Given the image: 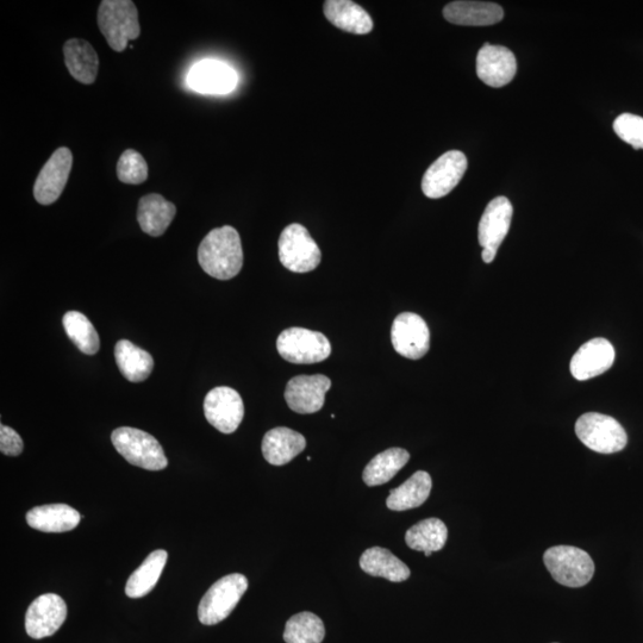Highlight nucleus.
<instances>
[{"mask_svg":"<svg viewBox=\"0 0 643 643\" xmlns=\"http://www.w3.org/2000/svg\"><path fill=\"white\" fill-rule=\"evenodd\" d=\"M198 261L212 278L229 280L236 277L243 266V249L237 230L230 226L211 230L199 245Z\"/></svg>","mask_w":643,"mask_h":643,"instance_id":"f257e3e1","label":"nucleus"},{"mask_svg":"<svg viewBox=\"0 0 643 643\" xmlns=\"http://www.w3.org/2000/svg\"><path fill=\"white\" fill-rule=\"evenodd\" d=\"M98 28L111 49L126 51L129 41L139 39V11L131 0H103L98 9Z\"/></svg>","mask_w":643,"mask_h":643,"instance_id":"f03ea898","label":"nucleus"},{"mask_svg":"<svg viewBox=\"0 0 643 643\" xmlns=\"http://www.w3.org/2000/svg\"><path fill=\"white\" fill-rule=\"evenodd\" d=\"M112 445L129 464L148 471H161L168 465L164 449L158 440L143 430L122 427L111 435Z\"/></svg>","mask_w":643,"mask_h":643,"instance_id":"7ed1b4c3","label":"nucleus"},{"mask_svg":"<svg viewBox=\"0 0 643 643\" xmlns=\"http://www.w3.org/2000/svg\"><path fill=\"white\" fill-rule=\"evenodd\" d=\"M248 589L243 574L233 573L223 577L205 593L198 607V618L205 626H214L233 613Z\"/></svg>","mask_w":643,"mask_h":643,"instance_id":"20e7f679","label":"nucleus"},{"mask_svg":"<svg viewBox=\"0 0 643 643\" xmlns=\"http://www.w3.org/2000/svg\"><path fill=\"white\" fill-rule=\"evenodd\" d=\"M543 561L552 577L568 588H582L595 574V564L590 555L577 547L549 548L543 555Z\"/></svg>","mask_w":643,"mask_h":643,"instance_id":"39448f33","label":"nucleus"},{"mask_svg":"<svg viewBox=\"0 0 643 643\" xmlns=\"http://www.w3.org/2000/svg\"><path fill=\"white\" fill-rule=\"evenodd\" d=\"M576 434L586 447L601 454L621 452L628 442V435L621 424L615 418L598 412L580 416Z\"/></svg>","mask_w":643,"mask_h":643,"instance_id":"423d86ee","label":"nucleus"},{"mask_svg":"<svg viewBox=\"0 0 643 643\" xmlns=\"http://www.w3.org/2000/svg\"><path fill=\"white\" fill-rule=\"evenodd\" d=\"M278 246L280 262L291 272L308 273L321 264V249L302 224L287 226L280 235Z\"/></svg>","mask_w":643,"mask_h":643,"instance_id":"0eeeda50","label":"nucleus"},{"mask_svg":"<svg viewBox=\"0 0 643 643\" xmlns=\"http://www.w3.org/2000/svg\"><path fill=\"white\" fill-rule=\"evenodd\" d=\"M277 349L280 357L298 365L317 364L332 354L327 336L304 328L284 330L278 337Z\"/></svg>","mask_w":643,"mask_h":643,"instance_id":"6e6552de","label":"nucleus"},{"mask_svg":"<svg viewBox=\"0 0 643 643\" xmlns=\"http://www.w3.org/2000/svg\"><path fill=\"white\" fill-rule=\"evenodd\" d=\"M514 208L507 197L492 199L479 222L478 241L483 247L482 258L485 264L495 260L498 248L507 237L511 221H513Z\"/></svg>","mask_w":643,"mask_h":643,"instance_id":"1a4fd4ad","label":"nucleus"},{"mask_svg":"<svg viewBox=\"0 0 643 643\" xmlns=\"http://www.w3.org/2000/svg\"><path fill=\"white\" fill-rule=\"evenodd\" d=\"M204 414L218 432L232 434L245 417V405L240 393L232 387H215L204 399Z\"/></svg>","mask_w":643,"mask_h":643,"instance_id":"9d476101","label":"nucleus"},{"mask_svg":"<svg viewBox=\"0 0 643 643\" xmlns=\"http://www.w3.org/2000/svg\"><path fill=\"white\" fill-rule=\"evenodd\" d=\"M467 158L463 152L449 151L430 166L422 179V191L430 199H439L458 186L467 171Z\"/></svg>","mask_w":643,"mask_h":643,"instance_id":"9b49d317","label":"nucleus"},{"mask_svg":"<svg viewBox=\"0 0 643 643\" xmlns=\"http://www.w3.org/2000/svg\"><path fill=\"white\" fill-rule=\"evenodd\" d=\"M391 341L402 357L418 360L429 352L430 332L426 321L414 312H403L393 321Z\"/></svg>","mask_w":643,"mask_h":643,"instance_id":"f8f14e48","label":"nucleus"},{"mask_svg":"<svg viewBox=\"0 0 643 643\" xmlns=\"http://www.w3.org/2000/svg\"><path fill=\"white\" fill-rule=\"evenodd\" d=\"M73 155L67 147L56 149L42 167L34 185V197L41 205L58 201L72 172Z\"/></svg>","mask_w":643,"mask_h":643,"instance_id":"ddd939ff","label":"nucleus"},{"mask_svg":"<svg viewBox=\"0 0 643 643\" xmlns=\"http://www.w3.org/2000/svg\"><path fill=\"white\" fill-rule=\"evenodd\" d=\"M67 605L59 595L46 593L30 604L26 615V630L30 638L40 640L52 636L65 623Z\"/></svg>","mask_w":643,"mask_h":643,"instance_id":"4468645a","label":"nucleus"},{"mask_svg":"<svg viewBox=\"0 0 643 643\" xmlns=\"http://www.w3.org/2000/svg\"><path fill=\"white\" fill-rule=\"evenodd\" d=\"M332 380L322 374L298 376L286 385L285 401L297 414H315L323 408Z\"/></svg>","mask_w":643,"mask_h":643,"instance_id":"2eb2a0df","label":"nucleus"},{"mask_svg":"<svg viewBox=\"0 0 643 643\" xmlns=\"http://www.w3.org/2000/svg\"><path fill=\"white\" fill-rule=\"evenodd\" d=\"M516 72L515 55L507 47L485 43L480 49L477 56V74L485 85L499 89L513 81Z\"/></svg>","mask_w":643,"mask_h":643,"instance_id":"dca6fc26","label":"nucleus"},{"mask_svg":"<svg viewBox=\"0 0 643 643\" xmlns=\"http://www.w3.org/2000/svg\"><path fill=\"white\" fill-rule=\"evenodd\" d=\"M615 361L614 346L608 340L597 337L584 343L573 355L570 368L574 378L584 382L610 370Z\"/></svg>","mask_w":643,"mask_h":643,"instance_id":"f3484780","label":"nucleus"},{"mask_svg":"<svg viewBox=\"0 0 643 643\" xmlns=\"http://www.w3.org/2000/svg\"><path fill=\"white\" fill-rule=\"evenodd\" d=\"M237 76L232 67L215 60L198 62L187 76V85L192 90L209 95H224L232 92Z\"/></svg>","mask_w":643,"mask_h":643,"instance_id":"a211bd4d","label":"nucleus"},{"mask_svg":"<svg viewBox=\"0 0 643 643\" xmlns=\"http://www.w3.org/2000/svg\"><path fill=\"white\" fill-rule=\"evenodd\" d=\"M448 22L464 27H488L504 18L501 5L489 2H453L443 9Z\"/></svg>","mask_w":643,"mask_h":643,"instance_id":"6ab92c4d","label":"nucleus"},{"mask_svg":"<svg viewBox=\"0 0 643 643\" xmlns=\"http://www.w3.org/2000/svg\"><path fill=\"white\" fill-rule=\"evenodd\" d=\"M307 447L302 434L290 428L278 427L270 430L262 440V454L268 464L284 466L295 459Z\"/></svg>","mask_w":643,"mask_h":643,"instance_id":"aec40b11","label":"nucleus"},{"mask_svg":"<svg viewBox=\"0 0 643 643\" xmlns=\"http://www.w3.org/2000/svg\"><path fill=\"white\" fill-rule=\"evenodd\" d=\"M27 523L43 533H66L78 527L81 516L67 504L41 505L28 511Z\"/></svg>","mask_w":643,"mask_h":643,"instance_id":"412c9836","label":"nucleus"},{"mask_svg":"<svg viewBox=\"0 0 643 643\" xmlns=\"http://www.w3.org/2000/svg\"><path fill=\"white\" fill-rule=\"evenodd\" d=\"M176 215V205L159 193L142 197L137 206V222L143 232L153 237L164 235Z\"/></svg>","mask_w":643,"mask_h":643,"instance_id":"4be33fe9","label":"nucleus"},{"mask_svg":"<svg viewBox=\"0 0 643 643\" xmlns=\"http://www.w3.org/2000/svg\"><path fill=\"white\" fill-rule=\"evenodd\" d=\"M324 15L336 28L355 35H366L373 29L368 12L351 0H328L323 5Z\"/></svg>","mask_w":643,"mask_h":643,"instance_id":"5701e85b","label":"nucleus"},{"mask_svg":"<svg viewBox=\"0 0 643 643\" xmlns=\"http://www.w3.org/2000/svg\"><path fill=\"white\" fill-rule=\"evenodd\" d=\"M65 64L71 76L84 85L95 83L99 58L96 49L85 40H68L64 46Z\"/></svg>","mask_w":643,"mask_h":643,"instance_id":"b1692460","label":"nucleus"},{"mask_svg":"<svg viewBox=\"0 0 643 643\" xmlns=\"http://www.w3.org/2000/svg\"><path fill=\"white\" fill-rule=\"evenodd\" d=\"M361 570L370 576L402 583L410 578V568L393 555L389 549L373 547L367 549L360 558Z\"/></svg>","mask_w":643,"mask_h":643,"instance_id":"393cba45","label":"nucleus"},{"mask_svg":"<svg viewBox=\"0 0 643 643\" xmlns=\"http://www.w3.org/2000/svg\"><path fill=\"white\" fill-rule=\"evenodd\" d=\"M115 358L123 377L131 383L145 382L153 372L152 355L128 340L116 343Z\"/></svg>","mask_w":643,"mask_h":643,"instance_id":"a878e982","label":"nucleus"},{"mask_svg":"<svg viewBox=\"0 0 643 643\" xmlns=\"http://www.w3.org/2000/svg\"><path fill=\"white\" fill-rule=\"evenodd\" d=\"M432 477L429 473L418 471L397 489L390 491L387 508L393 511H405L421 507L432 491Z\"/></svg>","mask_w":643,"mask_h":643,"instance_id":"bb28decb","label":"nucleus"},{"mask_svg":"<svg viewBox=\"0 0 643 643\" xmlns=\"http://www.w3.org/2000/svg\"><path fill=\"white\" fill-rule=\"evenodd\" d=\"M167 559L168 554L164 549H158L149 554L142 565L129 577L126 585L127 596L141 598L148 595L158 584Z\"/></svg>","mask_w":643,"mask_h":643,"instance_id":"cd10ccee","label":"nucleus"},{"mask_svg":"<svg viewBox=\"0 0 643 643\" xmlns=\"http://www.w3.org/2000/svg\"><path fill=\"white\" fill-rule=\"evenodd\" d=\"M410 460L403 448H390L374 457L365 467L362 479L367 486L384 485L396 476Z\"/></svg>","mask_w":643,"mask_h":643,"instance_id":"c85d7f7f","label":"nucleus"},{"mask_svg":"<svg viewBox=\"0 0 643 643\" xmlns=\"http://www.w3.org/2000/svg\"><path fill=\"white\" fill-rule=\"evenodd\" d=\"M448 539L446 524L439 518H428L412 526L405 534L409 548L417 552H439Z\"/></svg>","mask_w":643,"mask_h":643,"instance_id":"c756f323","label":"nucleus"},{"mask_svg":"<svg viewBox=\"0 0 643 643\" xmlns=\"http://www.w3.org/2000/svg\"><path fill=\"white\" fill-rule=\"evenodd\" d=\"M65 332L81 353L95 355L101 347V341L93 324L79 311H68L64 316Z\"/></svg>","mask_w":643,"mask_h":643,"instance_id":"7c9ffc66","label":"nucleus"},{"mask_svg":"<svg viewBox=\"0 0 643 643\" xmlns=\"http://www.w3.org/2000/svg\"><path fill=\"white\" fill-rule=\"evenodd\" d=\"M324 636L326 628L321 618L304 611L287 621L284 640L286 643H322Z\"/></svg>","mask_w":643,"mask_h":643,"instance_id":"2f4dec72","label":"nucleus"},{"mask_svg":"<svg viewBox=\"0 0 643 643\" xmlns=\"http://www.w3.org/2000/svg\"><path fill=\"white\" fill-rule=\"evenodd\" d=\"M148 173L145 158L134 149H127L126 152H123L117 162V177L124 184L140 185L145 183Z\"/></svg>","mask_w":643,"mask_h":643,"instance_id":"473e14b6","label":"nucleus"},{"mask_svg":"<svg viewBox=\"0 0 643 643\" xmlns=\"http://www.w3.org/2000/svg\"><path fill=\"white\" fill-rule=\"evenodd\" d=\"M615 133L634 149H643V118L632 114H622L614 122Z\"/></svg>","mask_w":643,"mask_h":643,"instance_id":"72a5a7b5","label":"nucleus"},{"mask_svg":"<svg viewBox=\"0 0 643 643\" xmlns=\"http://www.w3.org/2000/svg\"><path fill=\"white\" fill-rule=\"evenodd\" d=\"M21 436L8 426L0 427V451L9 457H18L23 452Z\"/></svg>","mask_w":643,"mask_h":643,"instance_id":"f704fd0d","label":"nucleus"},{"mask_svg":"<svg viewBox=\"0 0 643 643\" xmlns=\"http://www.w3.org/2000/svg\"><path fill=\"white\" fill-rule=\"evenodd\" d=\"M432 554H433V552H426V553H424V555H426V557H430V555H432Z\"/></svg>","mask_w":643,"mask_h":643,"instance_id":"c9c22d12","label":"nucleus"}]
</instances>
